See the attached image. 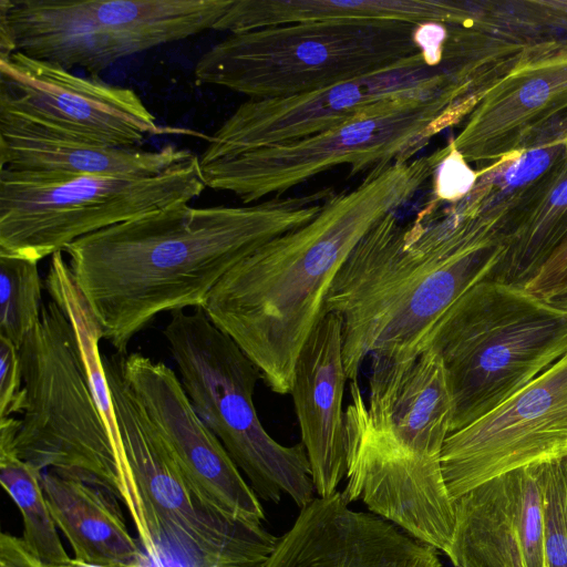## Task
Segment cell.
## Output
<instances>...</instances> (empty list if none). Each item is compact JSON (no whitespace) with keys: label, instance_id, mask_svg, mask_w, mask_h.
Returning a JSON list of instances; mask_svg holds the SVG:
<instances>
[{"label":"cell","instance_id":"6da1fadb","mask_svg":"<svg viewBox=\"0 0 567 567\" xmlns=\"http://www.w3.org/2000/svg\"><path fill=\"white\" fill-rule=\"evenodd\" d=\"M334 194L326 187L243 206L176 204L84 236L63 251L102 339L126 354L158 315L202 308L230 268L312 220Z\"/></svg>","mask_w":567,"mask_h":567},{"label":"cell","instance_id":"7a4b0ae2","mask_svg":"<svg viewBox=\"0 0 567 567\" xmlns=\"http://www.w3.org/2000/svg\"><path fill=\"white\" fill-rule=\"evenodd\" d=\"M444 156L440 148L370 171L355 188L331 196L312 220L238 261L208 293L205 315L272 392L289 394L297 358L326 315L330 288L350 252L433 179Z\"/></svg>","mask_w":567,"mask_h":567},{"label":"cell","instance_id":"3957f363","mask_svg":"<svg viewBox=\"0 0 567 567\" xmlns=\"http://www.w3.org/2000/svg\"><path fill=\"white\" fill-rule=\"evenodd\" d=\"M444 204L432 195L406 224L388 214L340 268L326 312L341 321L348 380L357 381L367 357L419 352L467 290L495 278L505 237L462 200Z\"/></svg>","mask_w":567,"mask_h":567},{"label":"cell","instance_id":"277c9868","mask_svg":"<svg viewBox=\"0 0 567 567\" xmlns=\"http://www.w3.org/2000/svg\"><path fill=\"white\" fill-rule=\"evenodd\" d=\"M450 381L452 432L471 424L567 353V310L494 277L467 290L426 344Z\"/></svg>","mask_w":567,"mask_h":567},{"label":"cell","instance_id":"5b68a950","mask_svg":"<svg viewBox=\"0 0 567 567\" xmlns=\"http://www.w3.org/2000/svg\"><path fill=\"white\" fill-rule=\"evenodd\" d=\"M102 360L125 452L116 463L118 501L137 538L196 567H262L278 537L262 524L215 509L193 491L116 357Z\"/></svg>","mask_w":567,"mask_h":567},{"label":"cell","instance_id":"8992f818","mask_svg":"<svg viewBox=\"0 0 567 567\" xmlns=\"http://www.w3.org/2000/svg\"><path fill=\"white\" fill-rule=\"evenodd\" d=\"M417 25L310 22L229 33L199 58L195 83L272 100L427 63Z\"/></svg>","mask_w":567,"mask_h":567},{"label":"cell","instance_id":"52a82bcc","mask_svg":"<svg viewBox=\"0 0 567 567\" xmlns=\"http://www.w3.org/2000/svg\"><path fill=\"white\" fill-rule=\"evenodd\" d=\"M196 413L246 475L255 494L278 504L282 494L302 508L315 496L302 443L282 445L264 427L254 403L258 368L205 315L171 312L163 330Z\"/></svg>","mask_w":567,"mask_h":567},{"label":"cell","instance_id":"ba28073f","mask_svg":"<svg viewBox=\"0 0 567 567\" xmlns=\"http://www.w3.org/2000/svg\"><path fill=\"white\" fill-rule=\"evenodd\" d=\"M475 105L470 87L452 85L295 142L213 159L198 157L199 169L206 187L231 193L246 205L255 204L269 195L282 196L339 165H349L353 176L414 159L437 134L467 117Z\"/></svg>","mask_w":567,"mask_h":567},{"label":"cell","instance_id":"9c48e42d","mask_svg":"<svg viewBox=\"0 0 567 567\" xmlns=\"http://www.w3.org/2000/svg\"><path fill=\"white\" fill-rule=\"evenodd\" d=\"M23 381L17 455L39 472L103 488L118 499L117 466L74 329L50 300L19 347Z\"/></svg>","mask_w":567,"mask_h":567},{"label":"cell","instance_id":"30bf717a","mask_svg":"<svg viewBox=\"0 0 567 567\" xmlns=\"http://www.w3.org/2000/svg\"><path fill=\"white\" fill-rule=\"evenodd\" d=\"M198 156L151 177L0 169V256L39 261L110 226L198 197Z\"/></svg>","mask_w":567,"mask_h":567},{"label":"cell","instance_id":"8fae6325","mask_svg":"<svg viewBox=\"0 0 567 567\" xmlns=\"http://www.w3.org/2000/svg\"><path fill=\"white\" fill-rule=\"evenodd\" d=\"M233 1L0 0V20L16 52L96 76L120 59L213 30Z\"/></svg>","mask_w":567,"mask_h":567},{"label":"cell","instance_id":"7c38bea8","mask_svg":"<svg viewBox=\"0 0 567 567\" xmlns=\"http://www.w3.org/2000/svg\"><path fill=\"white\" fill-rule=\"evenodd\" d=\"M0 122L112 147L176 131L159 126L134 90L19 51L0 59Z\"/></svg>","mask_w":567,"mask_h":567},{"label":"cell","instance_id":"4fadbf2b","mask_svg":"<svg viewBox=\"0 0 567 567\" xmlns=\"http://www.w3.org/2000/svg\"><path fill=\"white\" fill-rule=\"evenodd\" d=\"M456 84L463 85L442 68L419 62L308 93L248 100L208 136L199 159L295 142Z\"/></svg>","mask_w":567,"mask_h":567},{"label":"cell","instance_id":"5bb4252c","mask_svg":"<svg viewBox=\"0 0 567 567\" xmlns=\"http://www.w3.org/2000/svg\"><path fill=\"white\" fill-rule=\"evenodd\" d=\"M346 408L347 504L369 511L415 539L449 553L454 528L453 501L441 462L423 458L400 444L369 416L358 381L350 383Z\"/></svg>","mask_w":567,"mask_h":567},{"label":"cell","instance_id":"9a60e30c","mask_svg":"<svg viewBox=\"0 0 567 567\" xmlns=\"http://www.w3.org/2000/svg\"><path fill=\"white\" fill-rule=\"evenodd\" d=\"M567 456V353L444 444L453 499L504 473Z\"/></svg>","mask_w":567,"mask_h":567},{"label":"cell","instance_id":"2e32d148","mask_svg":"<svg viewBox=\"0 0 567 567\" xmlns=\"http://www.w3.org/2000/svg\"><path fill=\"white\" fill-rule=\"evenodd\" d=\"M116 358L126 384L193 491L228 516L261 524L265 512L258 496L196 413L175 371L140 352Z\"/></svg>","mask_w":567,"mask_h":567},{"label":"cell","instance_id":"e0dca14e","mask_svg":"<svg viewBox=\"0 0 567 567\" xmlns=\"http://www.w3.org/2000/svg\"><path fill=\"white\" fill-rule=\"evenodd\" d=\"M453 509L454 567H545L543 463L480 484Z\"/></svg>","mask_w":567,"mask_h":567},{"label":"cell","instance_id":"ac0fdd59","mask_svg":"<svg viewBox=\"0 0 567 567\" xmlns=\"http://www.w3.org/2000/svg\"><path fill=\"white\" fill-rule=\"evenodd\" d=\"M262 567H442L439 550L373 513L350 508L340 492L300 508Z\"/></svg>","mask_w":567,"mask_h":567},{"label":"cell","instance_id":"d6986e66","mask_svg":"<svg viewBox=\"0 0 567 567\" xmlns=\"http://www.w3.org/2000/svg\"><path fill=\"white\" fill-rule=\"evenodd\" d=\"M566 109L567 49H558L522 62L494 84L451 143L466 162L491 165Z\"/></svg>","mask_w":567,"mask_h":567},{"label":"cell","instance_id":"ffe728a7","mask_svg":"<svg viewBox=\"0 0 567 567\" xmlns=\"http://www.w3.org/2000/svg\"><path fill=\"white\" fill-rule=\"evenodd\" d=\"M342 350L341 321L326 312L301 348L289 392L320 497L336 493L347 472L343 395L348 377Z\"/></svg>","mask_w":567,"mask_h":567},{"label":"cell","instance_id":"44dd1931","mask_svg":"<svg viewBox=\"0 0 567 567\" xmlns=\"http://www.w3.org/2000/svg\"><path fill=\"white\" fill-rule=\"evenodd\" d=\"M367 406L372 422L409 451L441 462L454 401L442 359L431 347L404 359L371 357Z\"/></svg>","mask_w":567,"mask_h":567},{"label":"cell","instance_id":"7402d4cb","mask_svg":"<svg viewBox=\"0 0 567 567\" xmlns=\"http://www.w3.org/2000/svg\"><path fill=\"white\" fill-rule=\"evenodd\" d=\"M194 155L173 144L156 151L103 146L0 122V169L142 178L158 175Z\"/></svg>","mask_w":567,"mask_h":567},{"label":"cell","instance_id":"603a6c76","mask_svg":"<svg viewBox=\"0 0 567 567\" xmlns=\"http://www.w3.org/2000/svg\"><path fill=\"white\" fill-rule=\"evenodd\" d=\"M474 14V2L455 0H234L213 30L236 33L310 22L461 24Z\"/></svg>","mask_w":567,"mask_h":567},{"label":"cell","instance_id":"cb8c5ba5","mask_svg":"<svg viewBox=\"0 0 567 567\" xmlns=\"http://www.w3.org/2000/svg\"><path fill=\"white\" fill-rule=\"evenodd\" d=\"M567 162V124L548 126L477 173L464 202L506 235L549 188Z\"/></svg>","mask_w":567,"mask_h":567},{"label":"cell","instance_id":"d4e9b609","mask_svg":"<svg viewBox=\"0 0 567 567\" xmlns=\"http://www.w3.org/2000/svg\"><path fill=\"white\" fill-rule=\"evenodd\" d=\"M41 484L55 525L70 543L74 558L121 567L137 565L141 548L126 527L117 498L52 471L42 472Z\"/></svg>","mask_w":567,"mask_h":567},{"label":"cell","instance_id":"484cf974","mask_svg":"<svg viewBox=\"0 0 567 567\" xmlns=\"http://www.w3.org/2000/svg\"><path fill=\"white\" fill-rule=\"evenodd\" d=\"M19 420L0 417V482L21 512L22 540L29 551L48 567L69 559L41 484V472L21 460L14 450Z\"/></svg>","mask_w":567,"mask_h":567},{"label":"cell","instance_id":"4316f807","mask_svg":"<svg viewBox=\"0 0 567 567\" xmlns=\"http://www.w3.org/2000/svg\"><path fill=\"white\" fill-rule=\"evenodd\" d=\"M566 239L567 162L506 235V249L495 278L525 286Z\"/></svg>","mask_w":567,"mask_h":567},{"label":"cell","instance_id":"83f0119b","mask_svg":"<svg viewBox=\"0 0 567 567\" xmlns=\"http://www.w3.org/2000/svg\"><path fill=\"white\" fill-rule=\"evenodd\" d=\"M38 262L0 256V336L18 348L41 319L42 281Z\"/></svg>","mask_w":567,"mask_h":567},{"label":"cell","instance_id":"f1b7e54d","mask_svg":"<svg viewBox=\"0 0 567 567\" xmlns=\"http://www.w3.org/2000/svg\"><path fill=\"white\" fill-rule=\"evenodd\" d=\"M546 567H567V456L543 463Z\"/></svg>","mask_w":567,"mask_h":567},{"label":"cell","instance_id":"f546056e","mask_svg":"<svg viewBox=\"0 0 567 567\" xmlns=\"http://www.w3.org/2000/svg\"><path fill=\"white\" fill-rule=\"evenodd\" d=\"M449 152L441 162L432 179V195L443 203H455L473 188L477 173L467 165L463 156L447 144Z\"/></svg>","mask_w":567,"mask_h":567},{"label":"cell","instance_id":"4dcf8cb0","mask_svg":"<svg viewBox=\"0 0 567 567\" xmlns=\"http://www.w3.org/2000/svg\"><path fill=\"white\" fill-rule=\"evenodd\" d=\"M23 381L19 348L0 336V417L21 413Z\"/></svg>","mask_w":567,"mask_h":567},{"label":"cell","instance_id":"1f68e13d","mask_svg":"<svg viewBox=\"0 0 567 567\" xmlns=\"http://www.w3.org/2000/svg\"><path fill=\"white\" fill-rule=\"evenodd\" d=\"M565 282H567V239L524 287L530 292L544 297Z\"/></svg>","mask_w":567,"mask_h":567},{"label":"cell","instance_id":"d6a6232c","mask_svg":"<svg viewBox=\"0 0 567 567\" xmlns=\"http://www.w3.org/2000/svg\"><path fill=\"white\" fill-rule=\"evenodd\" d=\"M0 567H48L35 558L22 538L9 533L0 536Z\"/></svg>","mask_w":567,"mask_h":567},{"label":"cell","instance_id":"836d02e7","mask_svg":"<svg viewBox=\"0 0 567 567\" xmlns=\"http://www.w3.org/2000/svg\"><path fill=\"white\" fill-rule=\"evenodd\" d=\"M543 298L567 310V282L560 285Z\"/></svg>","mask_w":567,"mask_h":567},{"label":"cell","instance_id":"e575fe53","mask_svg":"<svg viewBox=\"0 0 567 567\" xmlns=\"http://www.w3.org/2000/svg\"><path fill=\"white\" fill-rule=\"evenodd\" d=\"M60 567H121V566L94 564V563L83 561V560H80L76 558H70L64 565H62Z\"/></svg>","mask_w":567,"mask_h":567},{"label":"cell","instance_id":"d590c367","mask_svg":"<svg viewBox=\"0 0 567 567\" xmlns=\"http://www.w3.org/2000/svg\"><path fill=\"white\" fill-rule=\"evenodd\" d=\"M545 567H546V565H545Z\"/></svg>","mask_w":567,"mask_h":567}]
</instances>
